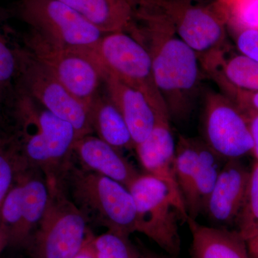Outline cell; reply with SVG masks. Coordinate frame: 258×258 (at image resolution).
Wrapping results in <instances>:
<instances>
[{"instance_id": "6da1fadb", "label": "cell", "mask_w": 258, "mask_h": 258, "mask_svg": "<svg viewBox=\"0 0 258 258\" xmlns=\"http://www.w3.org/2000/svg\"><path fill=\"white\" fill-rule=\"evenodd\" d=\"M129 30L132 36L147 49L152 61L153 75L165 102L170 119L187 120L193 111L200 81V59L177 35L170 22L147 7H136Z\"/></svg>"}, {"instance_id": "7a4b0ae2", "label": "cell", "mask_w": 258, "mask_h": 258, "mask_svg": "<svg viewBox=\"0 0 258 258\" xmlns=\"http://www.w3.org/2000/svg\"><path fill=\"white\" fill-rule=\"evenodd\" d=\"M59 185L88 223L127 237L137 232L135 203L123 185L74 165L73 160Z\"/></svg>"}, {"instance_id": "3957f363", "label": "cell", "mask_w": 258, "mask_h": 258, "mask_svg": "<svg viewBox=\"0 0 258 258\" xmlns=\"http://www.w3.org/2000/svg\"><path fill=\"white\" fill-rule=\"evenodd\" d=\"M32 103L27 96L19 101L23 132L14 149L27 167L41 171L48 184H58L72 161L77 134L69 122Z\"/></svg>"}, {"instance_id": "277c9868", "label": "cell", "mask_w": 258, "mask_h": 258, "mask_svg": "<svg viewBox=\"0 0 258 258\" xmlns=\"http://www.w3.org/2000/svg\"><path fill=\"white\" fill-rule=\"evenodd\" d=\"M128 189L135 203L137 232L147 236L169 255H179V222H186L189 217L176 203L169 188L146 173L139 174Z\"/></svg>"}, {"instance_id": "5b68a950", "label": "cell", "mask_w": 258, "mask_h": 258, "mask_svg": "<svg viewBox=\"0 0 258 258\" xmlns=\"http://www.w3.org/2000/svg\"><path fill=\"white\" fill-rule=\"evenodd\" d=\"M165 17L178 35L195 52L201 64L225 52L227 26L213 3L193 0H136Z\"/></svg>"}, {"instance_id": "8992f818", "label": "cell", "mask_w": 258, "mask_h": 258, "mask_svg": "<svg viewBox=\"0 0 258 258\" xmlns=\"http://www.w3.org/2000/svg\"><path fill=\"white\" fill-rule=\"evenodd\" d=\"M19 14L54 46L93 53L106 33L58 0H22Z\"/></svg>"}, {"instance_id": "52a82bcc", "label": "cell", "mask_w": 258, "mask_h": 258, "mask_svg": "<svg viewBox=\"0 0 258 258\" xmlns=\"http://www.w3.org/2000/svg\"><path fill=\"white\" fill-rule=\"evenodd\" d=\"M93 55L102 69L143 93L159 114L169 117L154 81L150 56L135 37L125 31L106 34Z\"/></svg>"}, {"instance_id": "ba28073f", "label": "cell", "mask_w": 258, "mask_h": 258, "mask_svg": "<svg viewBox=\"0 0 258 258\" xmlns=\"http://www.w3.org/2000/svg\"><path fill=\"white\" fill-rule=\"evenodd\" d=\"M49 186L50 201L34 239L35 258H75L87 240V220L60 185Z\"/></svg>"}, {"instance_id": "9c48e42d", "label": "cell", "mask_w": 258, "mask_h": 258, "mask_svg": "<svg viewBox=\"0 0 258 258\" xmlns=\"http://www.w3.org/2000/svg\"><path fill=\"white\" fill-rule=\"evenodd\" d=\"M28 45L33 58L43 64L68 91L90 110L103 74L92 53L54 46L35 32Z\"/></svg>"}, {"instance_id": "30bf717a", "label": "cell", "mask_w": 258, "mask_h": 258, "mask_svg": "<svg viewBox=\"0 0 258 258\" xmlns=\"http://www.w3.org/2000/svg\"><path fill=\"white\" fill-rule=\"evenodd\" d=\"M204 142L225 160L252 154L248 121L239 106L224 93L209 92L203 115Z\"/></svg>"}, {"instance_id": "8fae6325", "label": "cell", "mask_w": 258, "mask_h": 258, "mask_svg": "<svg viewBox=\"0 0 258 258\" xmlns=\"http://www.w3.org/2000/svg\"><path fill=\"white\" fill-rule=\"evenodd\" d=\"M20 74L29 93L44 108L74 126L77 139L93 132L90 111L62 86L43 64L19 50Z\"/></svg>"}, {"instance_id": "7c38bea8", "label": "cell", "mask_w": 258, "mask_h": 258, "mask_svg": "<svg viewBox=\"0 0 258 258\" xmlns=\"http://www.w3.org/2000/svg\"><path fill=\"white\" fill-rule=\"evenodd\" d=\"M249 175L250 170L240 159L226 161L205 212L213 227L230 229L236 225L243 208Z\"/></svg>"}, {"instance_id": "4fadbf2b", "label": "cell", "mask_w": 258, "mask_h": 258, "mask_svg": "<svg viewBox=\"0 0 258 258\" xmlns=\"http://www.w3.org/2000/svg\"><path fill=\"white\" fill-rule=\"evenodd\" d=\"M169 122V118H159L149 137L136 146L135 150L147 174L163 181L180 208L187 214L176 179V144Z\"/></svg>"}, {"instance_id": "5bb4252c", "label": "cell", "mask_w": 258, "mask_h": 258, "mask_svg": "<svg viewBox=\"0 0 258 258\" xmlns=\"http://www.w3.org/2000/svg\"><path fill=\"white\" fill-rule=\"evenodd\" d=\"M101 69L108 98L123 116L134 144L138 145L149 137L159 118L169 117L159 114L143 93Z\"/></svg>"}, {"instance_id": "9a60e30c", "label": "cell", "mask_w": 258, "mask_h": 258, "mask_svg": "<svg viewBox=\"0 0 258 258\" xmlns=\"http://www.w3.org/2000/svg\"><path fill=\"white\" fill-rule=\"evenodd\" d=\"M73 155L77 158L83 169L114 180L127 189L140 174L119 149L98 137L87 135L78 139Z\"/></svg>"}, {"instance_id": "2e32d148", "label": "cell", "mask_w": 258, "mask_h": 258, "mask_svg": "<svg viewBox=\"0 0 258 258\" xmlns=\"http://www.w3.org/2000/svg\"><path fill=\"white\" fill-rule=\"evenodd\" d=\"M191 258H252L237 230L201 225L188 217Z\"/></svg>"}, {"instance_id": "e0dca14e", "label": "cell", "mask_w": 258, "mask_h": 258, "mask_svg": "<svg viewBox=\"0 0 258 258\" xmlns=\"http://www.w3.org/2000/svg\"><path fill=\"white\" fill-rule=\"evenodd\" d=\"M72 8L104 33L126 31L134 11L126 0H58Z\"/></svg>"}, {"instance_id": "ac0fdd59", "label": "cell", "mask_w": 258, "mask_h": 258, "mask_svg": "<svg viewBox=\"0 0 258 258\" xmlns=\"http://www.w3.org/2000/svg\"><path fill=\"white\" fill-rule=\"evenodd\" d=\"M226 161L203 141L200 149V165L189 195L184 200L190 218L196 220L200 215L205 214L210 195Z\"/></svg>"}, {"instance_id": "d6986e66", "label": "cell", "mask_w": 258, "mask_h": 258, "mask_svg": "<svg viewBox=\"0 0 258 258\" xmlns=\"http://www.w3.org/2000/svg\"><path fill=\"white\" fill-rule=\"evenodd\" d=\"M89 111L91 127L98 138L119 150L135 149L128 125L109 98L95 97Z\"/></svg>"}, {"instance_id": "ffe728a7", "label": "cell", "mask_w": 258, "mask_h": 258, "mask_svg": "<svg viewBox=\"0 0 258 258\" xmlns=\"http://www.w3.org/2000/svg\"><path fill=\"white\" fill-rule=\"evenodd\" d=\"M212 3L234 35L258 30V0H215Z\"/></svg>"}, {"instance_id": "44dd1931", "label": "cell", "mask_w": 258, "mask_h": 258, "mask_svg": "<svg viewBox=\"0 0 258 258\" xmlns=\"http://www.w3.org/2000/svg\"><path fill=\"white\" fill-rule=\"evenodd\" d=\"M83 249L94 258H141V251L129 237L109 231L98 236L90 232Z\"/></svg>"}, {"instance_id": "7402d4cb", "label": "cell", "mask_w": 258, "mask_h": 258, "mask_svg": "<svg viewBox=\"0 0 258 258\" xmlns=\"http://www.w3.org/2000/svg\"><path fill=\"white\" fill-rule=\"evenodd\" d=\"M236 226L235 230L245 242L258 235V162L250 170L247 195Z\"/></svg>"}, {"instance_id": "603a6c76", "label": "cell", "mask_w": 258, "mask_h": 258, "mask_svg": "<svg viewBox=\"0 0 258 258\" xmlns=\"http://www.w3.org/2000/svg\"><path fill=\"white\" fill-rule=\"evenodd\" d=\"M26 168L15 149L5 151L0 146V210L18 174Z\"/></svg>"}, {"instance_id": "cb8c5ba5", "label": "cell", "mask_w": 258, "mask_h": 258, "mask_svg": "<svg viewBox=\"0 0 258 258\" xmlns=\"http://www.w3.org/2000/svg\"><path fill=\"white\" fill-rule=\"evenodd\" d=\"M20 74L19 50H14L0 27V98Z\"/></svg>"}, {"instance_id": "d4e9b609", "label": "cell", "mask_w": 258, "mask_h": 258, "mask_svg": "<svg viewBox=\"0 0 258 258\" xmlns=\"http://www.w3.org/2000/svg\"><path fill=\"white\" fill-rule=\"evenodd\" d=\"M209 75L218 85L224 94L235 102L237 106L258 111V91H244L235 87L217 70L212 71Z\"/></svg>"}, {"instance_id": "484cf974", "label": "cell", "mask_w": 258, "mask_h": 258, "mask_svg": "<svg viewBox=\"0 0 258 258\" xmlns=\"http://www.w3.org/2000/svg\"><path fill=\"white\" fill-rule=\"evenodd\" d=\"M235 35L236 45L240 53L258 63V30H246Z\"/></svg>"}, {"instance_id": "4316f807", "label": "cell", "mask_w": 258, "mask_h": 258, "mask_svg": "<svg viewBox=\"0 0 258 258\" xmlns=\"http://www.w3.org/2000/svg\"><path fill=\"white\" fill-rule=\"evenodd\" d=\"M245 115L248 121L249 129H250L251 136H252V143H253V150L252 154L257 159L258 162V111L250 108H244L239 106Z\"/></svg>"}, {"instance_id": "83f0119b", "label": "cell", "mask_w": 258, "mask_h": 258, "mask_svg": "<svg viewBox=\"0 0 258 258\" xmlns=\"http://www.w3.org/2000/svg\"><path fill=\"white\" fill-rule=\"evenodd\" d=\"M249 254L252 258H258V235L246 242Z\"/></svg>"}, {"instance_id": "f1b7e54d", "label": "cell", "mask_w": 258, "mask_h": 258, "mask_svg": "<svg viewBox=\"0 0 258 258\" xmlns=\"http://www.w3.org/2000/svg\"><path fill=\"white\" fill-rule=\"evenodd\" d=\"M141 258H163L159 254L154 253L152 251L142 250L141 251Z\"/></svg>"}, {"instance_id": "f546056e", "label": "cell", "mask_w": 258, "mask_h": 258, "mask_svg": "<svg viewBox=\"0 0 258 258\" xmlns=\"http://www.w3.org/2000/svg\"><path fill=\"white\" fill-rule=\"evenodd\" d=\"M8 240H8V236L5 234L4 231L0 228V250L4 247L5 244H6V242H8Z\"/></svg>"}, {"instance_id": "4dcf8cb0", "label": "cell", "mask_w": 258, "mask_h": 258, "mask_svg": "<svg viewBox=\"0 0 258 258\" xmlns=\"http://www.w3.org/2000/svg\"><path fill=\"white\" fill-rule=\"evenodd\" d=\"M75 258H94L91 255L89 252H88L87 251L84 250V249H82L81 252H80L77 256H76Z\"/></svg>"}, {"instance_id": "1f68e13d", "label": "cell", "mask_w": 258, "mask_h": 258, "mask_svg": "<svg viewBox=\"0 0 258 258\" xmlns=\"http://www.w3.org/2000/svg\"><path fill=\"white\" fill-rule=\"evenodd\" d=\"M193 1L197 2V3H202V4H210L213 3L215 0H193Z\"/></svg>"}, {"instance_id": "d6a6232c", "label": "cell", "mask_w": 258, "mask_h": 258, "mask_svg": "<svg viewBox=\"0 0 258 258\" xmlns=\"http://www.w3.org/2000/svg\"><path fill=\"white\" fill-rule=\"evenodd\" d=\"M126 1L128 2L129 4L132 5H132H133V3H134V0H126Z\"/></svg>"}, {"instance_id": "836d02e7", "label": "cell", "mask_w": 258, "mask_h": 258, "mask_svg": "<svg viewBox=\"0 0 258 258\" xmlns=\"http://www.w3.org/2000/svg\"><path fill=\"white\" fill-rule=\"evenodd\" d=\"M2 144H2L1 140H0V146H1V145H2Z\"/></svg>"}]
</instances>
